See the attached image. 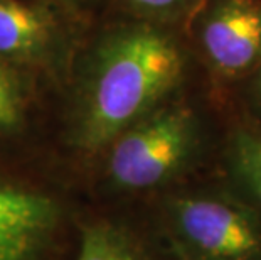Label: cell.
I'll return each mask as SVG.
<instances>
[{"label":"cell","mask_w":261,"mask_h":260,"mask_svg":"<svg viewBox=\"0 0 261 260\" xmlns=\"http://www.w3.org/2000/svg\"><path fill=\"white\" fill-rule=\"evenodd\" d=\"M162 193L160 226L177 260H261V218L216 173Z\"/></svg>","instance_id":"obj_3"},{"label":"cell","mask_w":261,"mask_h":260,"mask_svg":"<svg viewBox=\"0 0 261 260\" xmlns=\"http://www.w3.org/2000/svg\"><path fill=\"white\" fill-rule=\"evenodd\" d=\"M216 166L219 178L261 218V127L226 112Z\"/></svg>","instance_id":"obj_7"},{"label":"cell","mask_w":261,"mask_h":260,"mask_svg":"<svg viewBox=\"0 0 261 260\" xmlns=\"http://www.w3.org/2000/svg\"><path fill=\"white\" fill-rule=\"evenodd\" d=\"M31 2L47 5V7H53L66 15L93 26V15L96 14L105 0H31Z\"/></svg>","instance_id":"obj_12"},{"label":"cell","mask_w":261,"mask_h":260,"mask_svg":"<svg viewBox=\"0 0 261 260\" xmlns=\"http://www.w3.org/2000/svg\"><path fill=\"white\" fill-rule=\"evenodd\" d=\"M37 80L39 76L31 71L0 61V135L12 134L24 125Z\"/></svg>","instance_id":"obj_9"},{"label":"cell","mask_w":261,"mask_h":260,"mask_svg":"<svg viewBox=\"0 0 261 260\" xmlns=\"http://www.w3.org/2000/svg\"><path fill=\"white\" fill-rule=\"evenodd\" d=\"M182 31L223 107L227 91L261 64V0H199Z\"/></svg>","instance_id":"obj_4"},{"label":"cell","mask_w":261,"mask_h":260,"mask_svg":"<svg viewBox=\"0 0 261 260\" xmlns=\"http://www.w3.org/2000/svg\"><path fill=\"white\" fill-rule=\"evenodd\" d=\"M199 64L182 26L120 15L88 32L68 78V140L85 154L191 88Z\"/></svg>","instance_id":"obj_1"},{"label":"cell","mask_w":261,"mask_h":260,"mask_svg":"<svg viewBox=\"0 0 261 260\" xmlns=\"http://www.w3.org/2000/svg\"><path fill=\"white\" fill-rule=\"evenodd\" d=\"M76 260H155L132 230L112 221H94L81 231Z\"/></svg>","instance_id":"obj_8"},{"label":"cell","mask_w":261,"mask_h":260,"mask_svg":"<svg viewBox=\"0 0 261 260\" xmlns=\"http://www.w3.org/2000/svg\"><path fill=\"white\" fill-rule=\"evenodd\" d=\"M58 221L51 198L0 179V260H29L49 240Z\"/></svg>","instance_id":"obj_6"},{"label":"cell","mask_w":261,"mask_h":260,"mask_svg":"<svg viewBox=\"0 0 261 260\" xmlns=\"http://www.w3.org/2000/svg\"><path fill=\"white\" fill-rule=\"evenodd\" d=\"M120 15L182 26L199 0H112Z\"/></svg>","instance_id":"obj_10"},{"label":"cell","mask_w":261,"mask_h":260,"mask_svg":"<svg viewBox=\"0 0 261 260\" xmlns=\"http://www.w3.org/2000/svg\"><path fill=\"white\" fill-rule=\"evenodd\" d=\"M223 108L232 117L261 127V64L227 91Z\"/></svg>","instance_id":"obj_11"},{"label":"cell","mask_w":261,"mask_h":260,"mask_svg":"<svg viewBox=\"0 0 261 260\" xmlns=\"http://www.w3.org/2000/svg\"><path fill=\"white\" fill-rule=\"evenodd\" d=\"M91 24L31 0H0V61L68 83Z\"/></svg>","instance_id":"obj_5"},{"label":"cell","mask_w":261,"mask_h":260,"mask_svg":"<svg viewBox=\"0 0 261 260\" xmlns=\"http://www.w3.org/2000/svg\"><path fill=\"white\" fill-rule=\"evenodd\" d=\"M207 112L186 90L125 129L107 146V178L132 195L164 193L182 184L211 151L219 152Z\"/></svg>","instance_id":"obj_2"}]
</instances>
